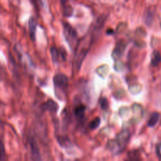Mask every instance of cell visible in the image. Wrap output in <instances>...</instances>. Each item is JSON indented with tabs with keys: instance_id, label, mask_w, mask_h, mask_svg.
<instances>
[{
	"instance_id": "obj_9",
	"label": "cell",
	"mask_w": 161,
	"mask_h": 161,
	"mask_svg": "<svg viewBox=\"0 0 161 161\" xmlns=\"http://www.w3.org/2000/svg\"><path fill=\"white\" fill-rule=\"evenodd\" d=\"M85 110H86V107L84 105H80V106L76 107L75 109V115L77 118H83V115H84Z\"/></svg>"
},
{
	"instance_id": "obj_14",
	"label": "cell",
	"mask_w": 161,
	"mask_h": 161,
	"mask_svg": "<svg viewBox=\"0 0 161 161\" xmlns=\"http://www.w3.org/2000/svg\"><path fill=\"white\" fill-rule=\"evenodd\" d=\"M124 47H125V45H124V42H119L117 45L116 50H115V53H117V54L119 56V55H121V53H123V51H124Z\"/></svg>"
},
{
	"instance_id": "obj_7",
	"label": "cell",
	"mask_w": 161,
	"mask_h": 161,
	"mask_svg": "<svg viewBox=\"0 0 161 161\" xmlns=\"http://www.w3.org/2000/svg\"><path fill=\"white\" fill-rule=\"evenodd\" d=\"M159 118H160V115L157 113H153L151 115L150 118H149V121H148V126L149 127H154L156 124H157L159 120Z\"/></svg>"
},
{
	"instance_id": "obj_6",
	"label": "cell",
	"mask_w": 161,
	"mask_h": 161,
	"mask_svg": "<svg viewBox=\"0 0 161 161\" xmlns=\"http://www.w3.org/2000/svg\"><path fill=\"white\" fill-rule=\"evenodd\" d=\"M46 109H47L48 111H50V113H56L58 111V105L56 104V102H53V100H49L44 105Z\"/></svg>"
},
{
	"instance_id": "obj_8",
	"label": "cell",
	"mask_w": 161,
	"mask_h": 161,
	"mask_svg": "<svg viewBox=\"0 0 161 161\" xmlns=\"http://www.w3.org/2000/svg\"><path fill=\"white\" fill-rule=\"evenodd\" d=\"M161 62V54L160 52L155 51L153 53L152 60H151V64L153 66H157Z\"/></svg>"
},
{
	"instance_id": "obj_17",
	"label": "cell",
	"mask_w": 161,
	"mask_h": 161,
	"mask_svg": "<svg viewBox=\"0 0 161 161\" xmlns=\"http://www.w3.org/2000/svg\"><path fill=\"white\" fill-rule=\"evenodd\" d=\"M68 1H69V0H61V3L62 5H65L67 4Z\"/></svg>"
},
{
	"instance_id": "obj_5",
	"label": "cell",
	"mask_w": 161,
	"mask_h": 161,
	"mask_svg": "<svg viewBox=\"0 0 161 161\" xmlns=\"http://www.w3.org/2000/svg\"><path fill=\"white\" fill-rule=\"evenodd\" d=\"M36 27H37V22L34 17H31L28 21V28H29V33L30 37L32 40H35V37H36Z\"/></svg>"
},
{
	"instance_id": "obj_15",
	"label": "cell",
	"mask_w": 161,
	"mask_h": 161,
	"mask_svg": "<svg viewBox=\"0 0 161 161\" xmlns=\"http://www.w3.org/2000/svg\"><path fill=\"white\" fill-rule=\"evenodd\" d=\"M100 104L101 106L103 109H106L108 108V102H107V99L105 98H102L100 100Z\"/></svg>"
},
{
	"instance_id": "obj_1",
	"label": "cell",
	"mask_w": 161,
	"mask_h": 161,
	"mask_svg": "<svg viewBox=\"0 0 161 161\" xmlns=\"http://www.w3.org/2000/svg\"><path fill=\"white\" fill-rule=\"evenodd\" d=\"M91 45H92V37L91 36H86L77 46L75 49L74 64L78 70L80 69L84 58H86Z\"/></svg>"
},
{
	"instance_id": "obj_10",
	"label": "cell",
	"mask_w": 161,
	"mask_h": 161,
	"mask_svg": "<svg viewBox=\"0 0 161 161\" xmlns=\"http://www.w3.org/2000/svg\"><path fill=\"white\" fill-rule=\"evenodd\" d=\"M73 13V9L70 5H63V14L65 17H70Z\"/></svg>"
},
{
	"instance_id": "obj_3",
	"label": "cell",
	"mask_w": 161,
	"mask_h": 161,
	"mask_svg": "<svg viewBox=\"0 0 161 161\" xmlns=\"http://www.w3.org/2000/svg\"><path fill=\"white\" fill-rule=\"evenodd\" d=\"M29 146L30 151H31V157L32 161H42L39 149L38 147V145L36 141L33 137L29 138Z\"/></svg>"
},
{
	"instance_id": "obj_2",
	"label": "cell",
	"mask_w": 161,
	"mask_h": 161,
	"mask_svg": "<svg viewBox=\"0 0 161 161\" xmlns=\"http://www.w3.org/2000/svg\"><path fill=\"white\" fill-rule=\"evenodd\" d=\"M64 36L70 47H72V45L76 42L77 34L75 30L69 24L64 23Z\"/></svg>"
},
{
	"instance_id": "obj_13",
	"label": "cell",
	"mask_w": 161,
	"mask_h": 161,
	"mask_svg": "<svg viewBox=\"0 0 161 161\" xmlns=\"http://www.w3.org/2000/svg\"><path fill=\"white\" fill-rule=\"evenodd\" d=\"M100 123H101L100 118L98 117L95 118V119H94V120L91 121V123L90 124V127H91V129H92V130L93 129H96L99 126Z\"/></svg>"
},
{
	"instance_id": "obj_16",
	"label": "cell",
	"mask_w": 161,
	"mask_h": 161,
	"mask_svg": "<svg viewBox=\"0 0 161 161\" xmlns=\"http://www.w3.org/2000/svg\"><path fill=\"white\" fill-rule=\"evenodd\" d=\"M153 20V14H152V12L151 11H149L147 14V15L146 16V22L148 24V25H149V24L151 23V21Z\"/></svg>"
},
{
	"instance_id": "obj_12",
	"label": "cell",
	"mask_w": 161,
	"mask_h": 161,
	"mask_svg": "<svg viewBox=\"0 0 161 161\" xmlns=\"http://www.w3.org/2000/svg\"><path fill=\"white\" fill-rule=\"evenodd\" d=\"M0 161H6V151L2 142H0Z\"/></svg>"
},
{
	"instance_id": "obj_11",
	"label": "cell",
	"mask_w": 161,
	"mask_h": 161,
	"mask_svg": "<svg viewBox=\"0 0 161 161\" xmlns=\"http://www.w3.org/2000/svg\"><path fill=\"white\" fill-rule=\"evenodd\" d=\"M50 53H51L52 59H53V62H58V58L60 57V53L58 49L56 47H51V49H50Z\"/></svg>"
},
{
	"instance_id": "obj_4",
	"label": "cell",
	"mask_w": 161,
	"mask_h": 161,
	"mask_svg": "<svg viewBox=\"0 0 161 161\" xmlns=\"http://www.w3.org/2000/svg\"><path fill=\"white\" fill-rule=\"evenodd\" d=\"M55 86L60 89H66L69 85V79L64 74H58L53 78Z\"/></svg>"
}]
</instances>
